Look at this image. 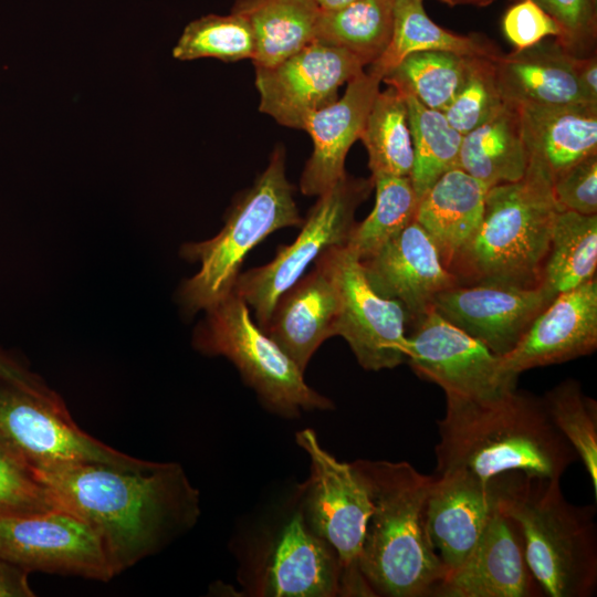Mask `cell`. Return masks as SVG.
<instances>
[{
    "label": "cell",
    "instance_id": "cell-1",
    "mask_svg": "<svg viewBox=\"0 0 597 597\" xmlns=\"http://www.w3.org/2000/svg\"><path fill=\"white\" fill-rule=\"evenodd\" d=\"M32 471L59 510L96 534L114 576L159 553L201 513L199 491L176 462L142 470L85 462Z\"/></svg>",
    "mask_w": 597,
    "mask_h": 597
},
{
    "label": "cell",
    "instance_id": "cell-2",
    "mask_svg": "<svg viewBox=\"0 0 597 597\" xmlns=\"http://www.w3.org/2000/svg\"><path fill=\"white\" fill-rule=\"evenodd\" d=\"M447 397L438 421L437 472L488 481L507 472L559 479L578 460L542 397L511 388L485 399Z\"/></svg>",
    "mask_w": 597,
    "mask_h": 597
},
{
    "label": "cell",
    "instance_id": "cell-3",
    "mask_svg": "<svg viewBox=\"0 0 597 597\" xmlns=\"http://www.w3.org/2000/svg\"><path fill=\"white\" fill-rule=\"evenodd\" d=\"M350 465L371 503L358 566L373 596H431L446 577L425 523L434 475L407 461L358 459Z\"/></svg>",
    "mask_w": 597,
    "mask_h": 597
},
{
    "label": "cell",
    "instance_id": "cell-4",
    "mask_svg": "<svg viewBox=\"0 0 597 597\" xmlns=\"http://www.w3.org/2000/svg\"><path fill=\"white\" fill-rule=\"evenodd\" d=\"M552 175L530 155L524 176L486 190L481 223L448 270L458 284L538 287L557 211Z\"/></svg>",
    "mask_w": 597,
    "mask_h": 597
},
{
    "label": "cell",
    "instance_id": "cell-5",
    "mask_svg": "<svg viewBox=\"0 0 597 597\" xmlns=\"http://www.w3.org/2000/svg\"><path fill=\"white\" fill-rule=\"evenodd\" d=\"M499 509L517 525L528 568L549 597H589L597 587L594 505H575L559 479L507 472L496 476Z\"/></svg>",
    "mask_w": 597,
    "mask_h": 597
},
{
    "label": "cell",
    "instance_id": "cell-6",
    "mask_svg": "<svg viewBox=\"0 0 597 597\" xmlns=\"http://www.w3.org/2000/svg\"><path fill=\"white\" fill-rule=\"evenodd\" d=\"M294 188L285 175V154L276 147L266 168L230 208L224 226L211 239L181 247L184 259L200 264L185 280L177 294L185 313L205 311L233 292L248 253L269 234L287 227H301Z\"/></svg>",
    "mask_w": 597,
    "mask_h": 597
},
{
    "label": "cell",
    "instance_id": "cell-7",
    "mask_svg": "<svg viewBox=\"0 0 597 597\" xmlns=\"http://www.w3.org/2000/svg\"><path fill=\"white\" fill-rule=\"evenodd\" d=\"M203 312L193 332V347L209 356L228 358L271 412L295 418L302 411L334 408L333 401L310 387L304 373L252 321L248 304L234 291Z\"/></svg>",
    "mask_w": 597,
    "mask_h": 597
},
{
    "label": "cell",
    "instance_id": "cell-8",
    "mask_svg": "<svg viewBox=\"0 0 597 597\" xmlns=\"http://www.w3.org/2000/svg\"><path fill=\"white\" fill-rule=\"evenodd\" d=\"M0 441L31 470L95 462L129 470L151 465L87 434L72 419L61 397L0 378Z\"/></svg>",
    "mask_w": 597,
    "mask_h": 597
},
{
    "label": "cell",
    "instance_id": "cell-9",
    "mask_svg": "<svg viewBox=\"0 0 597 597\" xmlns=\"http://www.w3.org/2000/svg\"><path fill=\"white\" fill-rule=\"evenodd\" d=\"M310 458V476L300 485L298 503L311 530L325 540L342 565V596H373L358 559L371 512L368 493L350 463L324 449L312 429L295 434Z\"/></svg>",
    "mask_w": 597,
    "mask_h": 597
},
{
    "label": "cell",
    "instance_id": "cell-10",
    "mask_svg": "<svg viewBox=\"0 0 597 597\" xmlns=\"http://www.w3.org/2000/svg\"><path fill=\"white\" fill-rule=\"evenodd\" d=\"M373 188L371 177L345 174L317 197L292 243L280 245L269 263L239 274L233 291L252 307L261 328L277 298L304 275L311 263L327 249L346 245L356 224L355 212Z\"/></svg>",
    "mask_w": 597,
    "mask_h": 597
},
{
    "label": "cell",
    "instance_id": "cell-11",
    "mask_svg": "<svg viewBox=\"0 0 597 597\" xmlns=\"http://www.w3.org/2000/svg\"><path fill=\"white\" fill-rule=\"evenodd\" d=\"M317 259L331 273L339 295L336 336L347 342L358 364L365 370L379 371L406 362L409 315L405 307L374 290L359 258L347 245L332 247Z\"/></svg>",
    "mask_w": 597,
    "mask_h": 597
},
{
    "label": "cell",
    "instance_id": "cell-12",
    "mask_svg": "<svg viewBox=\"0 0 597 597\" xmlns=\"http://www.w3.org/2000/svg\"><path fill=\"white\" fill-rule=\"evenodd\" d=\"M245 585L261 597L342 596V565L334 548L307 525L297 503L264 537L247 568Z\"/></svg>",
    "mask_w": 597,
    "mask_h": 597
},
{
    "label": "cell",
    "instance_id": "cell-13",
    "mask_svg": "<svg viewBox=\"0 0 597 597\" xmlns=\"http://www.w3.org/2000/svg\"><path fill=\"white\" fill-rule=\"evenodd\" d=\"M416 322L407 339L406 360L446 396L485 399L516 387V380L502 373L500 356L433 308Z\"/></svg>",
    "mask_w": 597,
    "mask_h": 597
},
{
    "label": "cell",
    "instance_id": "cell-14",
    "mask_svg": "<svg viewBox=\"0 0 597 597\" xmlns=\"http://www.w3.org/2000/svg\"><path fill=\"white\" fill-rule=\"evenodd\" d=\"M0 558L29 573L102 582L114 577L96 534L62 510L30 516L0 515Z\"/></svg>",
    "mask_w": 597,
    "mask_h": 597
},
{
    "label": "cell",
    "instance_id": "cell-15",
    "mask_svg": "<svg viewBox=\"0 0 597 597\" xmlns=\"http://www.w3.org/2000/svg\"><path fill=\"white\" fill-rule=\"evenodd\" d=\"M364 66L354 54L315 40L272 66H255L259 109L285 127L303 129Z\"/></svg>",
    "mask_w": 597,
    "mask_h": 597
},
{
    "label": "cell",
    "instance_id": "cell-16",
    "mask_svg": "<svg viewBox=\"0 0 597 597\" xmlns=\"http://www.w3.org/2000/svg\"><path fill=\"white\" fill-rule=\"evenodd\" d=\"M548 304L540 286L475 283L457 284L441 292L433 310L492 353L503 356Z\"/></svg>",
    "mask_w": 597,
    "mask_h": 597
},
{
    "label": "cell",
    "instance_id": "cell-17",
    "mask_svg": "<svg viewBox=\"0 0 597 597\" xmlns=\"http://www.w3.org/2000/svg\"><path fill=\"white\" fill-rule=\"evenodd\" d=\"M596 347L595 277L551 301L533 320L515 347L500 356L501 370L516 380L525 370L589 355Z\"/></svg>",
    "mask_w": 597,
    "mask_h": 597
},
{
    "label": "cell",
    "instance_id": "cell-18",
    "mask_svg": "<svg viewBox=\"0 0 597 597\" xmlns=\"http://www.w3.org/2000/svg\"><path fill=\"white\" fill-rule=\"evenodd\" d=\"M359 261L374 290L398 301L413 321L433 308L438 294L458 284L436 243L416 220Z\"/></svg>",
    "mask_w": 597,
    "mask_h": 597
},
{
    "label": "cell",
    "instance_id": "cell-19",
    "mask_svg": "<svg viewBox=\"0 0 597 597\" xmlns=\"http://www.w3.org/2000/svg\"><path fill=\"white\" fill-rule=\"evenodd\" d=\"M516 523L499 507L465 559L434 588V597H536Z\"/></svg>",
    "mask_w": 597,
    "mask_h": 597
},
{
    "label": "cell",
    "instance_id": "cell-20",
    "mask_svg": "<svg viewBox=\"0 0 597 597\" xmlns=\"http://www.w3.org/2000/svg\"><path fill=\"white\" fill-rule=\"evenodd\" d=\"M498 507L496 476L483 481L464 472L434 474L425 523L446 576L465 559Z\"/></svg>",
    "mask_w": 597,
    "mask_h": 597
},
{
    "label": "cell",
    "instance_id": "cell-21",
    "mask_svg": "<svg viewBox=\"0 0 597 597\" xmlns=\"http://www.w3.org/2000/svg\"><path fill=\"white\" fill-rule=\"evenodd\" d=\"M383 76L370 67L353 77L341 98L313 113L303 130L313 151L300 179L301 192L321 196L342 179L349 148L360 138Z\"/></svg>",
    "mask_w": 597,
    "mask_h": 597
},
{
    "label": "cell",
    "instance_id": "cell-22",
    "mask_svg": "<svg viewBox=\"0 0 597 597\" xmlns=\"http://www.w3.org/2000/svg\"><path fill=\"white\" fill-rule=\"evenodd\" d=\"M338 315L336 284L317 259L310 273L277 298L262 329L304 373L318 347L336 336Z\"/></svg>",
    "mask_w": 597,
    "mask_h": 597
},
{
    "label": "cell",
    "instance_id": "cell-23",
    "mask_svg": "<svg viewBox=\"0 0 597 597\" xmlns=\"http://www.w3.org/2000/svg\"><path fill=\"white\" fill-rule=\"evenodd\" d=\"M573 57L557 40L538 43L492 59L496 84L504 103L568 104L584 102Z\"/></svg>",
    "mask_w": 597,
    "mask_h": 597
},
{
    "label": "cell",
    "instance_id": "cell-24",
    "mask_svg": "<svg viewBox=\"0 0 597 597\" xmlns=\"http://www.w3.org/2000/svg\"><path fill=\"white\" fill-rule=\"evenodd\" d=\"M515 108L530 155L545 161L552 179L597 154V105L523 104Z\"/></svg>",
    "mask_w": 597,
    "mask_h": 597
},
{
    "label": "cell",
    "instance_id": "cell-25",
    "mask_svg": "<svg viewBox=\"0 0 597 597\" xmlns=\"http://www.w3.org/2000/svg\"><path fill=\"white\" fill-rule=\"evenodd\" d=\"M486 190L481 181L453 168L419 200L415 220L436 243L447 269L479 228Z\"/></svg>",
    "mask_w": 597,
    "mask_h": 597
},
{
    "label": "cell",
    "instance_id": "cell-26",
    "mask_svg": "<svg viewBox=\"0 0 597 597\" xmlns=\"http://www.w3.org/2000/svg\"><path fill=\"white\" fill-rule=\"evenodd\" d=\"M528 161L516 108L505 103L495 116L463 135L458 168L489 189L520 180Z\"/></svg>",
    "mask_w": 597,
    "mask_h": 597
},
{
    "label": "cell",
    "instance_id": "cell-27",
    "mask_svg": "<svg viewBox=\"0 0 597 597\" xmlns=\"http://www.w3.org/2000/svg\"><path fill=\"white\" fill-rule=\"evenodd\" d=\"M232 11L252 30L254 66H272L315 41L321 13L313 0H238Z\"/></svg>",
    "mask_w": 597,
    "mask_h": 597
},
{
    "label": "cell",
    "instance_id": "cell-28",
    "mask_svg": "<svg viewBox=\"0 0 597 597\" xmlns=\"http://www.w3.org/2000/svg\"><path fill=\"white\" fill-rule=\"evenodd\" d=\"M597 268V214L558 210L540 287L548 303L558 294L595 279Z\"/></svg>",
    "mask_w": 597,
    "mask_h": 597
},
{
    "label": "cell",
    "instance_id": "cell-29",
    "mask_svg": "<svg viewBox=\"0 0 597 597\" xmlns=\"http://www.w3.org/2000/svg\"><path fill=\"white\" fill-rule=\"evenodd\" d=\"M423 0H395L388 46L370 64L383 78L406 56L422 51H447L464 56L494 57L495 46L480 35H459L437 25L426 13Z\"/></svg>",
    "mask_w": 597,
    "mask_h": 597
},
{
    "label": "cell",
    "instance_id": "cell-30",
    "mask_svg": "<svg viewBox=\"0 0 597 597\" xmlns=\"http://www.w3.org/2000/svg\"><path fill=\"white\" fill-rule=\"evenodd\" d=\"M394 7L395 0H357L321 11L315 40L354 54L365 65L373 64L389 44Z\"/></svg>",
    "mask_w": 597,
    "mask_h": 597
},
{
    "label": "cell",
    "instance_id": "cell-31",
    "mask_svg": "<svg viewBox=\"0 0 597 597\" xmlns=\"http://www.w3.org/2000/svg\"><path fill=\"white\" fill-rule=\"evenodd\" d=\"M368 154L371 177L410 176L413 149L404 94L389 86L378 92L360 138Z\"/></svg>",
    "mask_w": 597,
    "mask_h": 597
},
{
    "label": "cell",
    "instance_id": "cell-32",
    "mask_svg": "<svg viewBox=\"0 0 597 597\" xmlns=\"http://www.w3.org/2000/svg\"><path fill=\"white\" fill-rule=\"evenodd\" d=\"M402 94L408 108L413 149L409 177L420 200L443 174L458 168L463 135L448 123L441 111L425 106L411 94Z\"/></svg>",
    "mask_w": 597,
    "mask_h": 597
},
{
    "label": "cell",
    "instance_id": "cell-33",
    "mask_svg": "<svg viewBox=\"0 0 597 597\" xmlns=\"http://www.w3.org/2000/svg\"><path fill=\"white\" fill-rule=\"evenodd\" d=\"M473 57L476 56L447 51L416 52L406 56L383 82L442 112L464 84Z\"/></svg>",
    "mask_w": 597,
    "mask_h": 597
},
{
    "label": "cell",
    "instance_id": "cell-34",
    "mask_svg": "<svg viewBox=\"0 0 597 597\" xmlns=\"http://www.w3.org/2000/svg\"><path fill=\"white\" fill-rule=\"evenodd\" d=\"M375 206L362 222H356L346 245L359 260L375 253L415 218L419 198L409 176L371 177Z\"/></svg>",
    "mask_w": 597,
    "mask_h": 597
},
{
    "label": "cell",
    "instance_id": "cell-35",
    "mask_svg": "<svg viewBox=\"0 0 597 597\" xmlns=\"http://www.w3.org/2000/svg\"><path fill=\"white\" fill-rule=\"evenodd\" d=\"M545 410L582 461L597 496V404L580 384L565 379L542 397Z\"/></svg>",
    "mask_w": 597,
    "mask_h": 597
},
{
    "label": "cell",
    "instance_id": "cell-36",
    "mask_svg": "<svg viewBox=\"0 0 597 597\" xmlns=\"http://www.w3.org/2000/svg\"><path fill=\"white\" fill-rule=\"evenodd\" d=\"M255 43L248 21L231 11L227 15L208 14L191 21L172 50L175 59L190 61L213 57L224 62L253 60Z\"/></svg>",
    "mask_w": 597,
    "mask_h": 597
},
{
    "label": "cell",
    "instance_id": "cell-37",
    "mask_svg": "<svg viewBox=\"0 0 597 597\" xmlns=\"http://www.w3.org/2000/svg\"><path fill=\"white\" fill-rule=\"evenodd\" d=\"M492 59L473 57L464 84L442 111L448 123L461 135L491 119L505 104L496 84Z\"/></svg>",
    "mask_w": 597,
    "mask_h": 597
},
{
    "label": "cell",
    "instance_id": "cell-38",
    "mask_svg": "<svg viewBox=\"0 0 597 597\" xmlns=\"http://www.w3.org/2000/svg\"><path fill=\"white\" fill-rule=\"evenodd\" d=\"M57 510L33 471L0 441V515L30 516Z\"/></svg>",
    "mask_w": 597,
    "mask_h": 597
},
{
    "label": "cell",
    "instance_id": "cell-39",
    "mask_svg": "<svg viewBox=\"0 0 597 597\" xmlns=\"http://www.w3.org/2000/svg\"><path fill=\"white\" fill-rule=\"evenodd\" d=\"M561 29L557 42L572 55L593 54L597 35L596 0H533Z\"/></svg>",
    "mask_w": 597,
    "mask_h": 597
},
{
    "label": "cell",
    "instance_id": "cell-40",
    "mask_svg": "<svg viewBox=\"0 0 597 597\" xmlns=\"http://www.w3.org/2000/svg\"><path fill=\"white\" fill-rule=\"evenodd\" d=\"M552 190L562 210L597 214V154L584 158L552 179Z\"/></svg>",
    "mask_w": 597,
    "mask_h": 597
},
{
    "label": "cell",
    "instance_id": "cell-41",
    "mask_svg": "<svg viewBox=\"0 0 597 597\" xmlns=\"http://www.w3.org/2000/svg\"><path fill=\"white\" fill-rule=\"evenodd\" d=\"M502 29L505 38L522 50L554 36H561L558 24L533 0H521L504 14Z\"/></svg>",
    "mask_w": 597,
    "mask_h": 597
},
{
    "label": "cell",
    "instance_id": "cell-42",
    "mask_svg": "<svg viewBox=\"0 0 597 597\" xmlns=\"http://www.w3.org/2000/svg\"><path fill=\"white\" fill-rule=\"evenodd\" d=\"M28 574L25 569L0 558V597L34 596Z\"/></svg>",
    "mask_w": 597,
    "mask_h": 597
},
{
    "label": "cell",
    "instance_id": "cell-43",
    "mask_svg": "<svg viewBox=\"0 0 597 597\" xmlns=\"http://www.w3.org/2000/svg\"><path fill=\"white\" fill-rule=\"evenodd\" d=\"M576 80L586 103L597 105V56L590 54L586 56L573 57Z\"/></svg>",
    "mask_w": 597,
    "mask_h": 597
},
{
    "label": "cell",
    "instance_id": "cell-44",
    "mask_svg": "<svg viewBox=\"0 0 597 597\" xmlns=\"http://www.w3.org/2000/svg\"><path fill=\"white\" fill-rule=\"evenodd\" d=\"M0 378L34 391L51 390L38 376L0 352Z\"/></svg>",
    "mask_w": 597,
    "mask_h": 597
},
{
    "label": "cell",
    "instance_id": "cell-45",
    "mask_svg": "<svg viewBox=\"0 0 597 597\" xmlns=\"http://www.w3.org/2000/svg\"><path fill=\"white\" fill-rule=\"evenodd\" d=\"M321 11H331L343 8L357 0H313Z\"/></svg>",
    "mask_w": 597,
    "mask_h": 597
},
{
    "label": "cell",
    "instance_id": "cell-46",
    "mask_svg": "<svg viewBox=\"0 0 597 597\" xmlns=\"http://www.w3.org/2000/svg\"><path fill=\"white\" fill-rule=\"evenodd\" d=\"M450 7L460 4H471L476 7H485L492 3L494 0H440Z\"/></svg>",
    "mask_w": 597,
    "mask_h": 597
}]
</instances>
